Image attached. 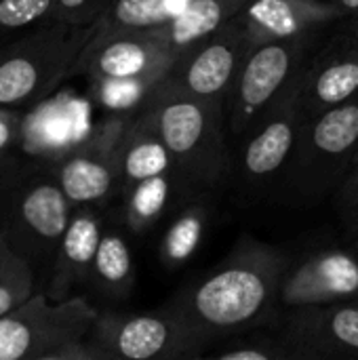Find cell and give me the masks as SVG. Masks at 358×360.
<instances>
[{"label": "cell", "mask_w": 358, "mask_h": 360, "mask_svg": "<svg viewBox=\"0 0 358 360\" xmlns=\"http://www.w3.org/2000/svg\"><path fill=\"white\" fill-rule=\"evenodd\" d=\"M91 338L95 359H181L196 356L203 348L169 310L143 316H99Z\"/></svg>", "instance_id": "cell-8"}, {"label": "cell", "mask_w": 358, "mask_h": 360, "mask_svg": "<svg viewBox=\"0 0 358 360\" xmlns=\"http://www.w3.org/2000/svg\"><path fill=\"white\" fill-rule=\"evenodd\" d=\"M344 200H346L350 207L358 209V162L354 173L350 175V179H348V184H346V188H344Z\"/></svg>", "instance_id": "cell-29"}, {"label": "cell", "mask_w": 358, "mask_h": 360, "mask_svg": "<svg viewBox=\"0 0 358 360\" xmlns=\"http://www.w3.org/2000/svg\"><path fill=\"white\" fill-rule=\"evenodd\" d=\"M95 34L97 21L89 25L49 21L0 49V108L17 110L34 103L78 72V61Z\"/></svg>", "instance_id": "cell-3"}, {"label": "cell", "mask_w": 358, "mask_h": 360, "mask_svg": "<svg viewBox=\"0 0 358 360\" xmlns=\"http://www.w3.org/2000/svg\"><path fill=\"white\" fill-rule=\"evenodd\" d=\"M188 186H192L179 169L160 173L148 179L137 181L129 190L127 196V224L133 232H146L160 221L169 211L177 209L184 200Z\"/></svg>", "instance_id": "cell-19"}, {"label": "cell", "mask_w": 358, "mask_h": 360, "mask_svg": "<svg viewBox=\"0 0 358 360\" xmlns=\"http://www.w3.org/2000/svg\"><path fill=\"white\" fill-rule=\"evenodd\" d=\"M287 259L262 245L243 243L203 281L177 295L171 310L205 346L255 325L281 297Z\"/></svg>", "instance_id": "cell-1"}, {"label": "cell", "mask_w": 358, "mask_h": 360, "mask_svg": "<svg viewBox=\"0 0 358 360\" xmlns=\"http://www.w3.org/2000/svg\"><path fill=\"white\" fill-rule=\"evenodd\" d=\"M354 162H358V150H357V154H354V158H352Z\"/></svg>", "instance_id": "cell-32"}, {"label": "cell", "mask_w": 358, "mask_h": 360, "mask_svg": "<svg viewBox=\"0 0 358 360\" xmlns=\"http://www.w3.org/2000/svg\"><path fill=\"white\" fill-rule=\"evenodd\" d=\"M137 114L165 141L177 169L192 186L211 188L226 175L224 116L209 103L162 78Z\"/></svg>", "instance_id": "cell-2"}, {"label": "cell", "mask_w": 358, "mask_h": 360, "mask_svg": "<svg viewBox=\"0 0 358 360\" xmlns=\"http://www.w3.org/2000/svg\"><path fill=\"white\" fill-rule=\"evenodd\" d=\"M251 46L245 23L234 17L217 32L188 46L165 76L184 93L209 103L217 114H226V103L243 59Z\"/></svg>", "instance_id": "cell-6"}, {"label": "cell", "mask_w": 358, "mask_h": 360, "mask_svg": "<svg viewBox=\"0 0 358 360\" xmlns=\"http://www.w3.org/2000/svg\"><path fill=\"white\" fill-rule=\"evenodd\" d=\"M57 0H0V40L15 32L55 21Z\"/></svg>", "instance_id": "cell-25"}, {"label": "cell", "mask_w": 358, "mask_h": 360, "mask_svg": "<svg viewBox=\"0 0 358 360\" xmlns=\"http://www.w3.org/2000/svg\"><path fill=\"white\" fill-rule=\"evenodd\" d=\"M101 234V221L93 213L80 211L72 215L70 226L55 249L49 297L65 300L70 291L91 276Z\"/></svg>", "instance_id": "cell-13"}, {"label": "cell", "mask_w": 358, "mask_h": 360, "mask_svg": "<svg viewBox=\"0 0 358 360\" xmlns=\"http://www.w3.org/2000/svg\"><path fill=\"white\" fill-rule=\"evenodd\" d=\"M23 131V122L15 110L0 108V152L13 146Z\"/></svg>", "instance_id": "cell-28"}, {"label": "cell", "mask_w": 358, "mask_h": 360, "mask_svg": "<svg viewBox=\"0 0 358 360\" xmlns=\"http://www.w3.org/2000/svg\"><path fill=\"white\" fill-rule=\"evenodd\" d=\"M335 4H338L344 13H346V11H358V0H338Z\"/></svg>", "instance_id": "cell-30"}, {"label": "cell", "mask_w": 358, "mask_h": 360, "mask_svg": "<svg viewBox=\"0 0 358 360\" xmlns=\"http://www.w3.org/2000/svg\"><path fill=\"white\" fill-rule=\"evenodd\" d=\"M97 319L82 297L51 304L49 295H32L0 316V360L95 359L87 338Z\"/></svg>", "instance_id": "cell-4"}, {"label": "cell", "mask_w": 358, "mask_h": 360, "mask_svg": "<svg viewBox=\"0 0 358 360\" xmlns=\"http://www.w3.org/2000/svg\"><path fill=\"white\" fill-rule=\"evenodd\" d=\"M207 228V209L203 205L188 202L173 215L171 226L165 232L160 255L169 268H177L194 255Z\"/></svg>", "instance_id": "cell-23"}, {"label": "cell", "mask_w": 358, "mask_h": 360, "mask_svg": "<svg viewBox=\"0 0 358 360\" xmlns=\"http://www.w3.org/2000/svg\"><path fill=\"white\" fill-rule=\"evenodd\" d=\"M175 169L177 165L156 131L139 114L131 116L120 143V190Z\"/></svg>", "instance_id": "cell-18"}, {"label": "cell", "mask_w": 358, "mask_h": 360, "mask_svg": "<svg viewBox=\"0 0 358 360\" xmlns=\"http://www.w3.org/2000/svg\"><path fill=\"white\" fill-rule=\"evenodd\" d=\"M358 95V51L329 57L302 72L295 99L304 116L342 105Z\"/></svg>", "instance_id": "cell-14"}, {"label": "cell", "mask_w": 358, "mask_h": 360, "mask_svg": "<svg viewBox=\"0 0 358 360\" xmlns=\"http://www.w3.org/2000/svg\"><path fill=\"white\" fill-rule=\"evenodd\" d=\"M32 283L34 276L27 259L0 236V316L32 297Z\"/></svg>", "instance_id": "cell-24"}, {"label": "cell", "mask_w": 358, "mask_h": 360, "mask_svg": "<svg viewBox=\"0 0 358 360\" xmlns=\"http://www.w3.org/2000/svg\"><path fill=\"white\" fill-rule=\"evenodd\" d=\"M304 42L287 38L249 46L226 103L232 133L257 129L291 97L302 76Z\"/></svg>", "instance_id": "cell-5"}, {"label": "cell", "mask_w": 358, "mask_h": 360, "mask_svg": "<svg viewBox=\"0 0 358 360\" xmlns=\"http://www.w3.org/2000/svg\"><path fill=\"white\" fill-rule=\"evenodd\" d=\"M306 116L295 99V89L291 97L274 110L247 139L243 150V169L251 179H264L274 175L291 156L300 141Z\"/></svg>", "instance_id": "cell-12"}, {"label": "cell", "mask_w": 358, "mask_h": 360, "mask_svg": "<svg viewBox=\"0 0 358 360\" xmlns=\"http://www.w3.org/2000/svg\"><path fill=\"white\" fill-rule=\"evenodd\" d=\"M300 141L314 162H338L358 150V99L323 110L302 127Z\"/></svg>", "instance_id": "cell-16"}, {"label": "cell", "mask_w": 358, "mask_h": 360, "mask_svg": "<svg viewBox=\"0 0 358 360\" xmlns=\"http://www.w3.org/2000/svg\"><path fill=\"white\" fill-rule=\"evenodd\" d=\"M285 356V352L274 350L270 344H257V346H245V348H230L224 352H217L215 359L219 360H270Z\"/></svg>", "instance_id": "cell-27"}, {"label": "cell", "mask_w": 358, "mask_h": 360, "mask_svg": "<svg viewBox=\"0 0 358 360\" xmlns=\"http://www.w3.org/2000/svg\"><path fill=\"white\" fill-rule=\"evenodd\" d=\"M173 63L175 55L162 25L154 30L95 34L78 61V72L87 74L91 82H160Z\"/></svg>", "instance_id": "cell-7"}, {"label": "cell", "mask_w": 358, "mask_h": 360, "mask_svg": "<svg viewBox=\"0 0 358 360\" xmlns=\"http://www.w3.org/2000/svg\"><path fill=\"white\" fill-rule=\"evenodd\" d=\"M358 293V259L342 251L321 253L287 270L281 300L291 308L321 306Z\"/></svg>", "instance_id": "cell-10"}, {"label": "cell", "mask_w": 358, "mask_h": 360, "mask_svg": "<svg viewBox=\"0 0 358 360\" xmlns=\"http://www.w3.org/2000/svg\"><path fill=\"white\" fill-rule=\"evenodd\" d=\"M291 321L300 346L321 352H358V306L323 310L319 306L295 308Z\"/></svg>", "instance_id": "cell-15"}, {"label": "cell", "mask_w": 358, "mask_h": 360, "mask_svg": "<svg viewBox=\"0 0 358 360\" xmlns=\"http://www.w3.org/2000/svg\"><path fill=\"white\" fill-rule=\"evenodd\" d=\"M188 2H190V0H171V6H173V11H175V13H179Z\"/></svg>", "instance_id": "cell-31"}, {"label": "cell", "mask_w": 358, "mask_h": 360, "mask_svg": "<svg viewBox=\"0 0 358 360\" xmlns=\"http://www.w3.org/2000/svg\"><path fill=\"white\" fill-rule=\"evenodd\" d=\"M129 120L131 116L108 120L61 158L57 184L72 205L99 202L120 186V143Z\"/></svg>", "instance_id": "cell-9"}, {"label": "cell", "mask_w": 358, "mask_h": 360, "mask_svg": "<svg viewBox=\"0 0 358 360\" xmlns=\"http://www.w3.org/2000/svg\"><path fill=\"white\" fill-rule=\"evenodd\" d=\"M338 4H323L319 0H251L238 15L245 23L251 44L306 38L314 27L342 17Z\"/></svg>", "instance_id": "cell-11"}, {"label": "cell", "mask_w": 358, "mask_h": 360, "mask_svg": "<svg viewBox=\"0 0 358 360\" xmlns=\"http://www.w3.org/2000/svg\"><path fill=\"white\" fill-rule=\"evenodd\" d=\"M354 34H357V40H358V23H357V27H354Z\"/></svg>", "instance_id": "cell-33"}, {"label": "cell", "mask_w": 358, "mask_h": 360, "mask_svg": "<svg viewBox=\"0 0 358 360\" xmlns=\"http://www.w3.org/2000/svg\"><path fill=\"white\" fill-rule=\"evenodd\" d=\"M171 0H112L97 21V34L154 30L173 19Z\"/></svg>", "instance_id": "cell-22"}, {"label": "cell", "mask_w": 358, "mask_h": 360, "mask_svg": "<svg viewBox=\"0 0 358 360\" xmlns=\"http://www.w3.org/2000/svg\"><path fill=\"white\" fill-rule=\"evenodd\" d=\"M91 276L106 295L122 297L133 287V257L118 232H103Z\"/></svg>", "instance_id": "cell-21"}, {"label": "cell", "mask_w": 358, "mask_h": 360, "mask_svg": "<svg viewBox=\"0 0 358 360\" xmlns=\"http://www.w3.org/2000/svg\"><path fill=\"white\" fill-rule=\"evenodd\" d=\"M251 0H190L165 25L175 59L194 42L238 17Z\"/></svg>", "instance_id": "cell-20"}, {"label": "cell", "mask_w": 358, "mask_h": 360, "mask_svg": "<svg viewBox=\"0 0 358 360\" xmlns=\"http://www.w3.org/2000/svg\"><path fill=\"white\" fill-rule=\"evenodd\" d=\"M112 0H57L55 21L72 23V25H89L99 21L103 11Z\"/></svg>", "instance_id": "cell-26"}, {"label": "cell", "mask_w": 358, "mask_h": 360, "mask_svg": "<svg viewBox=\"0 0 358 360\" xmlns=\"http://www.w3.org/2000/svg\"><path fill=\"white\" fill-rule=\"evenodd\" d=\"M17 213L21 230L27 232L36 245L57 249L72 219V200L59 184L42 181L21 196Z\"/></svg>", "instance_id": "cell-17"}]
</instances>
